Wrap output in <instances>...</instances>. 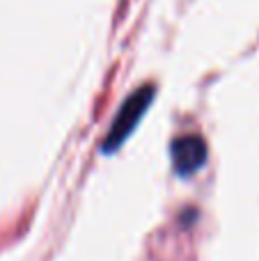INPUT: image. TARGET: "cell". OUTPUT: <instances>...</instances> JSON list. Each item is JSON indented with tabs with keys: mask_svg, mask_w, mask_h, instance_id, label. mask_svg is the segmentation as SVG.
Listing matches in <instances>:
<instances>
[{
	"mask_svg": "<svg viewBox=\"0 0 259 261\" xmlns=\"http://www.w3.org/2000/svg\"><path fill=\"white\" fill-rule=\"evenodd\" d=\"M206 158V144L200 135H186L174 140L172 144V161L179 174H193L200 170Z\"/></svg>",
	"mask_w": 259,
	"mask_h": 261,
	"instance_id": "7a4b0ae2",
	"label": "cell"
},
{
	"mask_svg": "<svg viewBox=\"0 0 259 261\" xmlns=\"http://www.w3.org/2000/svg\"><path fill=\"white\" fill-rule=\"evenodd\" d=\"M151 96H154V90H151V87H142L131 99H126V103H124L122 110L117 113V119H115L113 128L108 130V138H106V144H103L106 151H113V149H117L119 144L124 142V138L131 133L133 126L138 124V119H140L142 113L147 110Z\"/></svg>",
	"mask_w": 259,
	"mask_h": 261,
	"instance_id": "6da1fadb",
	"label": "cell"
}]
</instances>
